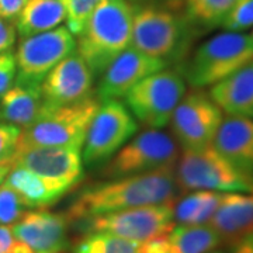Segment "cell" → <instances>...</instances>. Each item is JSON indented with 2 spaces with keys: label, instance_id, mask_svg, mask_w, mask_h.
Returning <instances> with one entry per match:
<instances>
[{
  "label": "cell",
  "instance_id": "cell-18",
  "mask_svg": "<svg viewBox=\"0 0 253 253\" xmlns=\"http://www.w3.org/2000/svg\"><path fill=\"white\" fill-rule=\"evenodd\" d=\"M212 146L241 172L253 177V118H222Z\"/></svg>",
  "mask_w": 253,
  "mask_h": 253
},
{
  "label": "cell",
  "instance_id": "cell-33",
  "mask_svg": "<svg viewBox=\"0 0 253 253\" xmlns=\"http://www.w3.org/2000/svg\"><path fill=\"white\" fill-rule=\"evenodd\" d=\"M27 0H0V17L16 23Z\"/></svg>",
  "mask_w": 253,
  "mask_h": 253
},
{
  "label": "cell",
  "instance_id": "cell-27",
  "mask_svg": "<svg viewBox=\"0 0 253 253\" xmlns=\"http://www.w3.org/2000/svg\"><path fill=\"white\" fill-rule=\"evenodd\" d=\"M28 211L17 191L4 181L0 186V225H13Z\"/></svg>",
  "mask_w": 253,
  "mask_h": 253
},
{
  "label": "cell",
  "instance_id": "cell-31",
  "mask_svg": "<svg viewBox=\"0 0 253 253\" xmlns=\"http://www.w3.org/2000/svg\"><path fill=\"white\" fill-rule=\"evenodd\" d=\"M16 73H17L16 55L10 51L0 54V96L13 86L16 81Z\"/></svg>",
  "mask_w": 253,
  "mask_h": 253
},
{
  "label": "cell",
  "instance_id": "cell-36",
  "mask_svg": "<svg viewBox=\"0 0 253 253\" xmlns=\"http://www.w3.org/2000/svg\"><path fill=\"white\" fill-rule=\"evenodd\" d=\"M232 253H253V235H249L232 246Z\"/></svg>",
  "mask_w": 253,
  "mask_h": 253
},
{
  "label": "cell",
  "instance_id": "cell-26",
  "mask_svg": "<svg viewBox=\"0 0 253 253\" xmlns=\"http://www.w3.org/2000/svg\"><path fill=\"white\" fill-rule=\"evenodd\" d=\"M72 253H142V242L106 232H91L75 244Z\"/></svg>",
  "mask_w": 253,
  "mask_h": 253
},
{
  "label": "cell",
  "instance_id": "cell-5",
  "mask_svg": "<svg viewBox=\"0 0 253 253\" xmlns=\"http://www.w3.org/2000/svg\"><path fill=\"white\" fill-rule=\"evenodd\" d=\"M94 97L44 113L31 126L21 129L17 151L31 148H78L82 149L87 128L99 110Z\"/></svg>",
  "mask_w": 253,
  "mask_h": 253
},
{
  "label": "cell",
  "instance_id": "cell-17",
  "mask_svg": "<svg viewBox=\"0 0 253 253\" xmlns=\"http://www.w3.org/2000/svg\"><path fill=\"white\" fill-rule=\"evenodd\" d=\"M208 225L215 229L222 244L229 246L253 235V191L224 193Z\"/></svg>",
  "mask_w": 253,
  "mask_h": 253
},
{
  "label": "cell",
  "instance_id": "cell-15",
  "mask_svg": "<svg viewBox=\"0 0 253 253\" xmlns=\"http://www.w3.org/2000/svg\"><path fill=\"white\" fill-rule=\"evenodd\" d=\"M169 65L163 59L154 58L128 46L100 75L97 84L99 100L121 99L126 97L136 83L152 73L166 69Z\"/></svg>",
  "mask_w": 253,
  "mask_h": 253
},
{
  "label": "cell",
  "instance_id": "cell-3",
  "mask_svg": "<svg viewBox=\"0 0 253 253\" xmlns=\"http://www.w3.org/2000/svg\"><path fill=\"white\" fill-rule=\"evenodd\" d=\"M193 28L194 26L179 7H134L131 46L169 65L186 55L193 38Z\"/></svg>",
  "mask_w": 253,
  "mask_h": 253
},
{
  "label": "cell",
  "instance_id": "cell-20",
  "mask_svg": "<svg viewBox=\"0 0 253 253\" xmlns=\"http://www.w3.org/2000/svg\"><path fill=\"white\" fill-rule=\"evenodd\" d=\"M4 183L17 191L28 210L52 206L72 187L65 181L48 179L18 166L11 168Z\"/></svg>",
  "mask_w": 253,
  "mask_h": 253
},
{
  "label": "cell",
  "instance_id": "cell-28",
  "mask_svg": "<svg viewBox=\"0 0 253 253\" xmlns=\"http://www.w3.org/2000/svg\"><path fill=\"white\" fill-rule=\"evenodd\" d=\"M100 0H61L65 9L66 27L73 36L78 37L84 27L91 11L97 6Z\"/></svg>",
  "mask_w": 253,
  "mask_h": 253
},
{
  "label": "cell",
  "instance_id": "cell-14",
  "mask_svg": "<svg viewBox=\"0 0 253 253\" xmlns=\"http://www.w3.org/2000/svg\"><path fill=\"white\" fill-rule=\"evenodd\" d=\"M11 232L33 253H65L71 246L68 217L45 208L27 211L11 225Z\"/></svg>",
  "mask_w": 253,
  "mask_h": 253
},
{
  "label": "cell",
  "instance_id": "cell-38",
  "mask_svg": "<svg viewBox=\"0 0 253 253\" xmlns=\"http://www.w3.org/2000/svg\"><path fill=\"white\" fill-rule=\"evenodd\" d=\"M208 253H224V252H221V251H211V252H208Z\"/></svg>",
  "mask_w": 253,
  "mask_h": 253
},
{
  "label": "cell",
  "instance_id": "cell-39",
  "mask_svg": "<svg viewBox=\"0 0 253 253\" xmlns=\"http://www.w3.org/2000/svg\"><path fill=\"white\" fill-rule=\"evenodd\" d=\"M251 37H252V38H253V31H252V34H251Z\"/></svg>",
  "mask_w": 253,
  "mask_h": 253
},
{
  "label": "cell",
  "instance_id": "cell-32",
  "mask_svg": "<svg viewBox=\"0 0 253 253\" xmlns=\"http://www.w3.org/2000/svg\"><path fill=\"white\" fill-rule=\"evenodd\" d=\"M16 24L0 17V54H4L13 48L16 42Z\"/></svg>",
  "mask_w": 253,
  "mask_h": 253
},
{
  "label": "cell",
  "instance_id": "cell-10",
  "mask_svg": "<svg viewBox=\"0 0 253 253\" xmlns=\"http://www.w3.org/2000/svg\"><path fill=\"white\" fill-rule=\"evenodd\" d=\"M138 123L118 99L103 100L91 120L82 146V161L86 166L107 162L118 149L135 135Z\"/></svg>",
  "mask_w": 253,
  "mask_h": 253
},
{
  "label": "cell",
  "instance_id": "cell-7",
  "mask_svg": "<svg viewBox=\"0 0 253 253\" xmlns=\"http://www.w3.org/2000/svg\"><path fill=\"white\" fill-rule=\"evenodd\" d=\"M179 159L177 141L161 128H148L128 141L100 170L104 179L152 172L166 166H176Z\"/></svg>",
  "mask_w": 253,
  "mask_h": 253
},
{
  "label": "cell",
  "instance_id": "cell-13",
  "mask_svg": "<svg viewBox=\"0 0 253 253\" xmlns=\"http://www.w3.org/2000/svg\"><path fill=\"white\" fill-rule=\"evenodd\" d=\"M93 75L78 52L66 56L41 83L44 113L91 97ZM42 113V114H44Z\"/></svg>",
  "mask_w": 253,
  "mask_h": 253
},
{
  "label": "cell",
  "instance_id": "cell-35",
  "mask_svg": "<svg viewBox=\"0 0 253 253\" xmlns=\"http://www.w3.org/2000/svg\"><path fill=\"white\" fill-rule=\"evenodd\" d=\"M132 4L139 3L141 6H172V7H180L179 4L183 0H129Z\"/></svg>",
  "mask_w": 253,
  "mask_h": 253
},
{
  "label": "cell",
  "instance_id": "cell-24",
  "mask_svg": "<svg viewBox=\"0 0 253 253\" xmlns=\"http://www.w3.org/2000/svg\"><path fill=\"white\" fill-rule=\"evenodd\" d=\"M221 238L211 225H174L168 234L166 253H208L215 251Z\"/></svg>",
  "mask_w": 253,
  "mask_h": 253
},
{
  "label": "cell",
  "instance_id": "cell-23",
  "mask_svg": "<svg viewBox=\"0 0 253 253\" xmlns=\"http://www.w3.org/2000/svg\"><path fill=\"white\" fill-rule=\"evenodd\" d=\"M224 193L196 190L173 206V219L179 225H206L215 214Z\"/></svg>",
  "mask_w": 253,
  "mask_h": 253
},
{
  "label": "cell",
  "instance_id": "cell-25",
  "mask_svg": "<svg viewBox=\"0 0 253 253\" xmlns=\"http://www.w3.org/2000/svg\"><path fill=\"white\" fill-rule=\"evenodd\" d=\"M235 3L236 0H183V7L194 27L212 28L222 24Z\"/></svg>",
  "mask_w": 253,
  "mask_h": 253
},
{
  "label": "cell",
  "instance_id": "cell-2",
  "mask_svg": "<svg viewBox=\"0 0 253 253\" xmlns=\"http://www.w3.org/2000/svg\"><path fill=\"white\" fill-rule=\"evenodd\" d=\"M134 4L129 0H100L76 38V52L93 78L131 45Z\"/></svg>",
  "mask_w": 253,
  "mask_h": 253
},
{
  "label": "cell",
  "instance_id": "cell-29",
  "mask_svg": "<svg viewBox=\"0 0 253 253\" xmlns=\"http://www.w3.org/2000/svg\"><path fill=\"white\" fill-rule=\"evenodd\" d=\"M221 27L226 31L244 33L253 27V0H236L235 6L229 11Z\"/></svg>",
  "mask_w": 253,
  "mask_h": 253
},
{
  "label": "cell",
  "instance_id": "cell-12",
  "mask_svg": "<svg viewBox=\"0 0 253 253\" xmlns=\"http://www.w3.org/2000/svg\"><path fill=\"white\" fill-rule=\"evenodd\" d=\"M222 110L203 89H191L173 111L170 126L174 139L183 149L211 146L222 123Z\"/></svg>",
  "mask_w": 253,
  "mask_h": 253
},
{
  "label": "cell",
  "instance_id": "cell-37",
  "mask_svg": "<svg viewBox=\"0 0 253 253\" xmlns=\"http://www.w3.org/2000/svg\"><path fill=\"white\" fill-rule=\"evenodd\" d=\"M11 168H13V162L0 163V186L3 184V181L6 180V177H7V174L11 170Z\"/></svg>",
  "mask_w": 253,
  "mask_h": 253
},
{
  "label": "cell",
  "instance_id": "cell-34",
  "mask_svg": "<svg viewBox=\"0 0 253 253\" xmlns=\"http://www.w3.org/2000/svg\"><path fill=\"white\" fill-rule=\"evenodd\" d=\"M16 238L11 232V226L0 225V253H10Z\"/></svg>",
  "mask_w": 253,
  "mask_h": 253
},
{
  "label": "cell",
  "instance_id": "cell-1",
  "mask_svg": "<svg viewBox=\"0 0 253 253\" xmlns=\"http://www.w3.org/2000/svg\"><path fill=\"white\" fill-rule=\"evenodd\" d=\"M174 168L166 166L87 186L73 199L65 215L69 222H78L109 212L174 201L180 190Z\"/></svg>",
  "mask_w": 253,
  "mask_h": 253
},
{
  "label": "cell",
  "instance_id": "cell-11",
  "mask_svg": "<svg viewBox=\"0 0 253 253\" xmlns=\"http://www.w3.org/2000/svg\"><path fill=\"white\" fill-rule=\"evenodd\" d=\"M76 52V37L66 26L23 38L16 52V84L40 87L46 75Z\"/></svg>",
  "mask_w": 253,
  "mask_h": 253
},
{
  "label": "cell",
  "instance_id": "cell-16",
  "mask_svg": "<svg viewBox=\"0 0 253 253\" xmlns=\"http://www.w3.org/2000/svg\"><path fill=\"white\" fill-rule=\"evenodd\" d=\"M13 166L24 168L48 179L65 181L71 186L79 183L83 173L82 149L78 148H31L18 151Z\"/></svg>",
  "mask_w": 253,
  "mask_h": 253
},
{
  "label": "cell",
  "instance_id": "cell-8",
  "mask_svg": "<svg viewBox=\"0 0 253 253\" xmlns=\"http://www.w3.org/2000/svg\"><path fill=\"white\" fill-rule=\"evenodd\" d=\"M186 93V81L176 69H163L145 78L126 93L131 114L146 128H163Z\"/></svg>",
  "mask_w": 253,
  "mask_h": 253
},
{
  "label": "cell",
  "instance_id": "cell-6",
  "mask_svg": "<svg viewBox=\"0 0 253 253\" xmlns=\"http://www.w3.org/2000/svg\"><path fill=\"white\" fill-rule=\"evenodd\" d=\"M179 189L221 193L253 191V177L241 172L211 145L203 149H183L174 168Z\"/></svg>",
  "mask_w": 253,
  "mask_h": 253
},
{
  "label": "cell",
  "instance_id": "cell-22",
  "mask_svg": "<svg viewBox=\"0 0 253 253\" xmlns=\"http://www.w3.org/2000/svg\"><path fill=\"white\" fill-rule=\"evenodd\" d=\"M63 21L61 0H27L16 20V30L21 38H27L59 27Z\"/></svg>",
  "mask_w": 253,
  "mask_h": 253
},
{
  "label": "cell",
  "instance_id": "cell-21",
  "mask_svg": "<svg viewBox=\"0 0 253 253\" xmlns=\"http://www.w3.org/2000/svg\"><path fill=\"white\" fill-rule=\"evenodd\" d=\"M44 113L41 87L14 84L0 96V123L21 129L36 123Z\"/></svg>",
  "mask_w": 253,
  "mask_h": 253
},
{
  "label": "cell",
  "instance_id": "cell-4",
  "mask_svg": "<svg viewBox=\"0 0 253 253\" xmlns=\"http://www.w3.org/2000/svg\"><path fill=\"white\" fill-rule=\"evenodd\" d=\"M252 59L251 34L224 31L197 46L180 73L193 89H203L224 81Z\"/></svg>",
  "mask_w": 253,
  "mask_h": 253
},
{
  "label": "cell",
  "instance_id": "cell-19",
  "mask_svg": "<svg viewBox=\"0 0 253 253\" xmlns=\"http://www.w3.org/2000/svg\"><path fill=\"white\" fill-rule=\"evenodd\" d=\"M210 96L228 116L253 118V59L211 86Z\"/></svg>",
  "mask_w": 253,
  "mask_h": 253
},
{
  "label": "cell",
  "instance_id": "cell-9",
  "mask_svg": "<svg viewBox=\"0 0 253 253\" xmlns=\"http://www.w3.org/2000/svg\"><path fill=\"white\" fill-rule=\"evenodd\" d=\"M174 203L176 200L162 204L109 212L97 217L81 219L75 222V225L83 234L106 232L136 242H145L155 236L169 234L174 228Z\"/></svg>",
  "mask_w": 253,
  "mask_h": 253
},
{
  "label": "cell",
  "instance_id": "cell-30",
  "mask_svg": "<svg viewBox=\"0 0 253 253\" xmlns=\"http://www.w3.org/2000/svg\"><path fill=\"white\" fill-rule=\"evenodd\" d=\"M20 134L21 128L7 123H0V163L13 161L17 151Z\"/></svg>",
  "mask_w": 253,
  "mask_h": 253
}]
</instances>
